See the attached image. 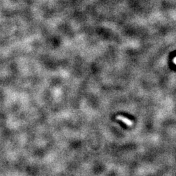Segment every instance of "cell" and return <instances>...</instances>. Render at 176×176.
<instances>
[{"label": "cell", "mask_w": 176, "mask_h": 176, "mask_svg": "<svg viewBox=\"0 0 176 176\" xmlns=\"http://www.w3.org/2000/svg\"><path fill=\"white\" fill-rule=\"evenodd\" d=\"M117 120H120L121 121H123V122L125 124H126L127 125H128V126H132V122L131 120H129V119L123 117V116H118Z\"/></svg>", "instance_id": "cell-1"}, {"label": "cell", "mask_w": 176, "mask_h": 176, "mask_svg": "<svg viewBox=\"0 0 176 176\" xmlns=\"http://www.w3.org/2000/svg\"><path fill=\"white\" fill-rule=\"evenodd\" d=\"M174 64L176 63V62H175V58H174Z\"/></svg>", "instance_id": "cell-2"}]
</instances>
